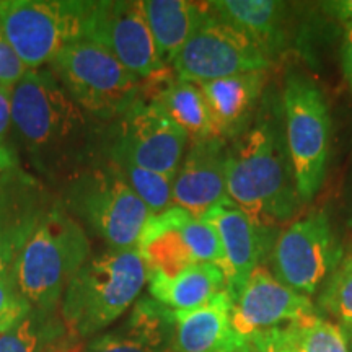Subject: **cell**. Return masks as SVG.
Masks as SVG:
<instances>
[{
    "label": "cell",
    "instance_id": "obj_1",
    "mask_svg": "<svg viewBox=\"0 0 352 352\" xmlns=\"http://www.w3.org/2000/svg\"><path fill=\"white\" fill-rule=\"evenodd\" d=\"M90 118L52 69L28 70L13 87V134L34 168L47 178L70 182L88 168L98 139Z\"/></svg>",
    "mask_w": 352,
    "mask_h": 352
},
{
    "label": "cell",
    "instance_id": "obj_2",
    "mask_svg": "<svg viewBox=\"0 0 352 352\" xmlns=\"http://www.w3.org/2000/svg\"><path fill=\"white\" fill-rule=\"evenodd\" d=\"M283 124L280 103H266L227 153L228 199L267 230L289 222L302 202Z\"/></svg>",
    "mask_w": 352,
    "mask_h": 352
},
{
    "label": "cell",
    "instance_id": "obj_3",
    "mask_svg": "<svg viewBox=\"0 0 352 352\" xmlns=\"http://www.w3.org/2000/svg\"><path fill=\"white\" fill-rule=\"evenodd\" d=\"M145 283L147 267L135 248L109 250L87 261L65 287V331L76 338L103 331L129 310Z\"/></svg>",
    "mask_w": 352,
    "mask_h": 352
},
{
    "label": "cell",
    "instance_id": "obj_4",
    "mask_svg": "<svg viewBox=\"0 0 352 352\" xmlns=\"http://www.w3.org/2000/svg\"><path fill=\"white\" fill-rule=\"evenodd\" d=\"M88 253L90 245L80 223L59 204H52L12 270L21 296L36 310L54 311Z\"/></svg>",
    "mask_w": 352,
    "mask_h": 352
},
{
    "label": "cell",
    "instance_id": "obj_5",
    "mask_svg": "<svg viewBox=\"0 0 352 352\" xmlns=\"http://www.w3.org/2000/svg\"><path fill=\"white\" fill-rule=\"evenodd\" d=\"M51 64L70 98L100 121L120 120L139 96L142 80L90 39L65 44Z\"/></svg>",
    "mask_w": 352,
    "mask_h": 352
},
{
    "label": "cell",
    "instance_id": "obj_6",
    "mask_svg": "<svg viewBox=\"0 0 352 352\" xmlns=\"http://www.w3.org/2000/svg\"><path fill=\"white\" fill-rule=\"evenodd\" d=\"M280 108L298 197L308 202L320 191L328 168L331 120L327 100L311 78L294 72L285 77Z\"/></svg>",
    "mask_w": 352,
    "mask_h": 352
},
{
    "label": "cell",
    "instance_id": "obj_7",
    "mask_svg": "<svg viewBox=\"0 0 352 352\" xmlns=\"http://www.w3.org/2000/svg\"><path fill=\"white\" fill-rule=\"evenodd\" d=\"M67 206L109 250L138 246L152 210L111 165L88 166L69 182Z\"/></svg>",
    "mask_w": 352,
    "mask_h": 352
},
{
    "label": "cell",
    "instance_id": "obj_8",
    "mask_svg": "<svg viewBox=\"0 0 352 352\" xmlns=\"http://www.w3.org/2000/svg\"><path fill=\"white\" fill-rule=\"evenodd\" d=\"M88 2L0 0V28L28 70L52 63L65 44L83 38Z\"/></svg>",
    "mask_w": 352,
    "mask_h": 352
},
{
    "label": "cell",
    "instance_id": "obj_9",
    "mask_svg": "<svg viewBox=\"0 0 352 352\" xmlns=\"http://www.w3.org/2000/svg\"><path fill=\"white\" fill-rule=\"evenodd\" d=\"M189 138L158 104L138 96L107 139L108 160L131 164L173 178Z\"/></svg>",
    "mask_w": 352,
    "mask_h": 352
},
{
    "label": "cell",
    "instance_id": "obj_10",
    "mask_svg": "<svg viewBox=\"0 0 352 352\" xmlns=\"http://www.w3.org/2000/svg\"><path fill=\"white\" fill-rule=\"evenodd\" d=\"M147 276L173 277L199 263L220 264L222 246L215 228L178 206L153 214L138 241Z\"/></svg>",
    "mask_w": 352,
    "mask_h": 352
},
{
    "label": "cell",
    "instance_id": "obj_11",
    "mask_svg": "<svg viewBox=\"0 0 352 352\" xmlns=\"http://www.w3.org/2000/svg\"><path fill=\"white\" fill-rule=\"evenodd\" d=\"M270 64L271 60L252 39L209 8L171 67L184 80L204 83L236 74L264 72Z\"/></svg>",
    "mask_w": 352,
    "mask_h": 352
},
{
    "label": "cell",
    "instance_id": "obj_12",
    "mask_svg": "<svg viewBox=\"0 0 352 352\" xmlns=\"http://www.w3.org/2000/svg\"><path fill=\"white\" fill-rule=\"evenodd\" d=\"M83 38L111 52L140 80L166 69L158 56L142 2H88L83 19Z\"/></svg>",
    "mask_w": 352,
    "mask_h": 352
},
{
    "label": "cell",
    "instance_id": "obj_13",
    "mask_svg": "<svg viewBox=\"0 0 352 352\" xmlns=\"http://www.w3.org/2000/svg\"><path fill=\"white\" fill-rule=\"evenodd\" d=\"M340 261L341 248L323 210L290 223L272 248L274 276L303 296L316 292Z\"/></svg>",
    "mask_w": 352,
    "mask_h": 352
},
{
    "label": "cell",
    "instance_id": "obj_14",
    "mask_svg": "<svg viewBox=\"0 0 352 352\" xmlns=\"http://www.w3.org/2000/svg\"><path fill=\"white\" fill-rule=\"evenodd\" d=\"M314 314L310 298L280 283L274 272L259 264L232 298L230 321L233 331L248 340Z\"/></svg>",
    "mask_w": 352,
    "mask_h": 352
},
{
    "label": "cell",
    "instance_id": "obj_15",
    "mask_svg": "<svg viewBox=\"0 0 352 352\" xmlns=\"http://www.w3.org/2000/svg\"><path fill=\"white\" fill-rule=\"evenodd\" d=\"M51 206L41 183L20 166L0 175V276L13 270L26 241Z\"/></svg>",
    "mask_w": 352,
    "mask_h": 352
},
{
    "label": "cell",
    "instance_id": "obj_16",
    "mask_svg": "<svg viewBox=\"0 0 352 352\" xmlns=\"http://www.w3.org/2000/svg\"><path fill=\"white\" fill-rule=\"evenodd\" d=\"M227 153L226 140L220 138L191 140L173 179V206L202 219L214 206L227 201Z\"/></svg>",
    "mask_w": 352,
    "mask_h": 352
},
{
    "label": "cell",
    "instance_id": "obj_17",
    "mask_svg": "<svg viewBox=\"0 0 352 352\" xmlns=\"http://www.w3.org/2000/svg\"><path fill=\"white\" fill-rule=\"evenodd\" d=\"M208 220L217 232L222 246V261L219 267L226 277V290L233 298L240 292L252 272L267 250V228L256 226L230 199L220 202L206 212Z\"/></svg>",
    "mask_w": 352,
    "mask_h": 352
},
{
    "label": "cell",
    "instance_id": "obj_18",
    "mask_svg": "<svg viewBox=\"0 0 352 352\" xmlns=\"http://www.w3.org/2000/svg\"><path fill=\"white\" fill-rule=\"evenodd\" d=\"M173 310L144 297L135 302L126 321L113 331L95 336L83 352H175Z\"/></svg>",
    "mask_w": 352,
    "mask_h": 352
},
{
    "label": "cell",
    "instance_id": "obj_19",
    "mask_svg": "<svg viewBox=\"0 0 352 352\" xmlns=\"http://www.w3.org/2000/svg\"><path fill=\"white\" fill-rule=\"evenodd\" d=\"M139 96L158 104L191 140L217 138L201 87L168 67L142 80Z\"/></svg>",
    "mask_w": 352,
    "mask_h": 352
},
{
    "label": "cell",
    "instance_id": "obj_20",
    "mask_svg": "<svg viewBox=\"0 0 352 352\" xmlns=\"http://www.w3.org/2000/svg\"><path fill=\"white\" fill-rule=\"evenodd\" d=\"M264 82V72H245L197 83L208 103L217 138L236 139L248 129L261 100Z\"/></svg>",
    "mask_w": 352,
    "mask_h": 352
},
{
    "label": "cell",
    "instance_id": "obj_21",
    "mask_svg": "<svg viewBox=\"0 0 352 352\" xmlns=\"http://www.w3.org/2000/svg\"><path fill=\"white\" fill-rule=\"evenodd\" d=\"M232 298L223 290L195 310L173 311L175 352H239L245 340L233 331Z\"/></svg>",
    "mask_w": 352,
    "mask_h": 352
},
{
    "label": "cell",
    "instance_id": "obj_22",
    "mask_svg": "<svg viewBox=\"0 0 352 352\" xmlns=\"http://www.w3.org/2000/svg\"><path fill=\"white\" fill-rule=\"evenodd\" d=\"M210 12L243 32L272 59L285 44V3L274 0H215Z\"/></svg>",
    "mask_w": 352,
    "mask_h": 352
},
{
    "label": "cell",
    "instance_id": "obj_23",
    "mask_svg": "<svg viewBox=\"0 0 352 352\" xmlns=\"http://www.w3.org/2000/svg\"><path fill=\"white\" fill-rule=\"evenodd\" d=\"M142 3L158 56L168 67L208 15V3L188 0H145Z\"/></svg>",
    "mask_w": 352,
    "mask_h": 352
},
{
    "label": "cell",
    "instance_id": "obj_24",
    "mask_svg": "<svg viewBox=\"0 0 352 352\" xmlns=\"http://www.w3.org/2000/svg\"><path fill=\"white\" fill-rule=\"evenodd\" d=\"M153 300L173 311L195 310L226 290V277L217 264L199 263L173 277L147 276Z\"/></svg>",
    "mask_w": 352,
    "mask_h": 352
},
{
    "label": "cell",
    "instance_id": "obj_25",
    "mask_svg": "<svg viewBox=\"0 0 352 352\" xmlns=\"http://www.w3.org/2000/svg\"><path fill=\"white\" fill-rule=\"evenodd\" d=\"M277 334L284 352H349L344 329L316 314L277 328Z\"/></svg>",
    "mask_w": 352,
    "mask_h": 352
},
{
    "label": "cell",
    "instance_id": "obj_26",
    "mask_svg": "<svg viewBox=\"0 0 352 352\" xmlns=\"http://www.w3.org/2000/svg\"><path fill=\"white\" fill-rule=\"evenodd\" d=\"M65 327L52 311L33 308L32 314L10 331L0 333V352H47L60 342Z\"/></svg>",
    "mask_w": 352,
    "mask_h": 352
},
{
    "label": "cell",
    "instance_id": "obj_27",
    "mask_svg": "<svg viewBox=\"0 0 352 352\" xmlns=\"http://www.w3.org/2000/svg\"><path fill=\"white\" fill-rule=\"evenodd\" d=\"M108 164L145 202L152 214H160L173 206V178L157 171L140 168L126 160H108Z\"/></svg>",
    "mask_w": 352,
    "mask_h": 352
},
{
    "label": "cell",
    "instance_id": "obj_28",
    "mask_svg": "<svg viewBox=\"0 0 352 352\" xmlns=\"http://www.w3.org/2000/svg\"><path fill=\"white\" fill-rule=\"evenodd\" d=\"M320 305L341 323L352 327V256L338 264L329 274L320 296Z\"/></svg>",
    "mask_w": 352,
    "mask_h": 352
},
{
    "label": "cell",
    "instance_id": "obj_29",
    "mask_svg": "<svg viewBox=\"0 0 352 352\" xmlns=\"http://www.w3.org/2000/svg\"><path fill=\"white\" fill-rule=\"evenodd\" d=\"M33 307L21 296L13 271L0 276V333L10 331L32 314Z\"/></svg>",
    "mask_w": 352,
    "mask_h": 352
},
{
    "label": "cell",
    "instance_id": "obj_30",
    "mask_svg": "<svg viewBox=\"0 0 352 352\" xmlns=\"http://www.w3.org/2000/svg\"><path fill=\"white\" fill-rule=\"evenodd\" d=\"M26 72L28 69L15 54V51L8 46L6 39L0 41V85L15 87Z\"/></svg>",
    "mask_w": 352,
    "mask_h": 352
},
{
    "label": "cell",
    "instance_id": "obj_31",
    "mask_svg": "<svg viewBox=\"0 0 352 352\" xmlns=\"http://www.w3.org/2000/svg\"><path fill=\"white\" fill-rule=\"evenodd\" d=\"M239 352H284L279 341V334H277V328L271 329V331L258 333L245 340Z\"/></svg>",
    "mask_w": 352,
    "mask_h": 352
},
{
    "label": "cell",
    "instance_id": "obj_32",
    "mask_svg": "<svg viewBox=\"0 0 352 352\" xmlns=\"http://www.w3.org/2000/svg\"><path fill=\"white\" fill-rule=\"evenodd\" d=\"M12 85H0V144L7 142L12 124Z\"/></svg>",
    "mask_w": 352,
    "mask_h": 352
},
{
    "label": "cell",
    "instance_id": "obj_33",
    "mask_svg": "<svg viewBox=\"0 0 352 352\" xmlns=\"http://www.w3.org/2000/svg\"><path fill=\"white\" fill-rule=\"evenodd\" d=\"M324 12H328L334 20L341 21L346 28L352 26V0H334L323 3Z\"/></svg>",
    "mask_w": 352,
    "mask_h": 352
},
{
    "label": "cell",
    "instance_id": "obj_34",
    "mask_svg": "<svg viewBox=\"0 0 352 352\" xmlns=\"http://www.w3.org/2000/svg\"><path fill=\"white\" fill-rule=\"evenodd\" d=\"M342 72L352 95V26L346 28L344 43H342Z\"/></svg>",
    "mask_w": 352,
    "mask_h": 352
},
{
    "label": "cell",
    "instance_id": "obj_35",
    "mask_svg": "<svg viewBox=\"0 0 352 352\" xmlns=\"http://www.w3.org/2000/svg\"><path fill=\"white\" fill-rule=\"evenodd\" d=\"M15 166H19V164H16V152L13 151L10 144L2 142L0 144V175L3 171L15 168Z\"/></svg>",
    "mask_w": 352,
    "mask_h": 352
},
{
    "label": "cell",
    "instance_id": "obj_36",
    "mask_svg": "<svg viewBox=\"0 0 352 352\" xmlns=\"http://www.w3.org/2000/svg\"><path fill=\"white\" fill-rule=\"evenodd\" d=\"M47 352H83V349L78 344H76V342L60 341L56 346H52Z\"/></svg>",
    "mask_w": 352,
    "mask_h": 352
},
{
    "label": "cell",
    "instance_id": "obj_37",
    "mask_svg": "<svg viewBox=\"0 0 352 352\" xmlns=\"http://www.w3.org/2000/svg\"><path fill=\"white\" fill-rule=\"evenodd\" d=\"M3 39H6V38H3V33H2V28H0V41H3Z\"/></svg>",
    "mask_w": 352,
    "mask_h": 352
}]
</instances>
